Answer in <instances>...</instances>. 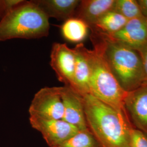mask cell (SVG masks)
Listing matches in <instances>:
<instances>
[{
	"label": "cell",
	"instance_id": "1",
	"mask_svg": "<svg viewBox=\"0 0 147 147\" xmlns=\"http://www.w3.org/2000/svg\"><path fill=\"white\" fill-rule=\"evenodd\" d=\"M88 128L102 147H130L134 127L126 112L116 109L91 94L83 96Z\"/></svg>",
	"mask_w": 147,
	"mask_h": 147
},
{
	"label": "cell",
	"instance_id": "2",
	"mask_svg": "<svg viewBox=\"0 0 147 147\" xmlns=\"http://www.w3.org/2000/svg\"><path fill=\"white\" fill-rule=\"evenodd\" d=\"M90 39L93 44L100 48L112 73L125 91L131 92L144 84L142 59L136 50L94 31H92Z\"/></svg>",
	"mask_w": 147,
	"mask_h": 147
},
{
	"label": "cell",
	"instance_id": "3",
	"mask_svg": "<svg viewBox=\"0 0 147 147\" xmlns=\"http://www.w3.org/2000/svg\"><path fill=\"white\" fill-rule=\"evenodd\" d=\"M49 18L33 1H24L0 21V41L47 37Z\"/></svg>",
	"mask_w": 147,
	"mask_h": 147
},
{
	"label": "cell",
	"instance_id": "4",
	"mask_svg": "<svg viewBox=\"0 0 147 147\" xmlns=\"http://www.w3.org/2000/svg\"><path fill=\"white\" fill-rule=\"evenodd\" d=\"M88 50L91 74L90 94L116 109L126 112L124 100L127 92L121 88L97 45Z\"/></svg>",
	"mask_w": 147,
	"mask_h": 147
},
{
	"label": "cell",
	"instance_id": "5",
	"mask_svg": "<svg viewBox=\"0 0 147 147\" xmlns=\"http://www.w3.org/2000/svg\"><path fill=\"white\" fill-rule=\"evenodd\" d=\"M28 112L30 116L49 119H62L64 110L59 87L40 89L32 100Z\"/></svg>",
	"mask_w": 147,
	"mask_h": 147
},
{
	"label": "cell",
	"instance_id": "6",
	"mask_svg": "<svg viewBox=\"0 0 147 147\" xmlns=\"http://www.w3.org/2000/svg\"><path fill=\"white\" fill-rule=\"evenodd\" d=\"M32 128L39 132L49 147L61 144L80 131L78 128L63 119H49L30 116Z\"/></svg>",
	"mask_w": 147,
	"mask_h": 147
},
{
	"label": "cell",
	"instance_id": "7",
	"mask_svg": "<svg viewBox=\"0 0 147 147\" xmlns=\"http://www.w3.org/2000/svg\"><path fill=\"white\" fill-rule=\"evenodd\" d=\"M124 109L132 125L147 136V84L127 92Z\"/></svg>",
	"mask_w": 147,
	"mask_h": 147
},
{
	"label": "cell",
	"instance_id": "8",
	"mask_svg": "<svg viewBox=\"0 0 147 147\" xmlns=\"http://www.w3.org/2000/svg\"><path fill=\"white\" fill-rule=\"evenodd\" d=\"M50 65L58 80L64 86L72 87L75 69V53L66 44L54 42L50 54Z\"/></svg>",
	"mask_w": 147,
	"mask_h": 147
},
{
	"label": "cell",
	"instance_id": "9",
	"mask_svg": "<svg viewBox=\"0 0 147 147\" xmlns=\"http://www.w3.org/2000/svg\"><path fill=\"white\" fill-rule=\"evenodd\" d=\"M63 102V120L78 128L80 130L88 129L84 113L83 96L69 86L59 87Z\"/></svg>",
	"mask_w": 147,
	"mask_h": 147
},
{
	"label": "cell",
	"instance_id": "10",
	"mask_svg": "<svg viewBox=\"0 0 147 147\" xmlns=\"http://www.w3.org/2000/svg\"><path fill=\"white\" fill-rule=\"evenodd\" d=\"M105 35L115 42L137 50L147 42V21L143 17L131 19L119 31Z\"/></svg>",
	"mask_w": 147,
	"mask_h": 147
},
{
	"label": "cell",
	"instance_id": "11",
	"mask_svg": "<svg viewBox=\"0 0 147 147\" xmlns=\"http://www.w3.org/2000/svg\"><path fill=\"white\" fill-rule=\"evenodd\" d=\"M75 53V69L73 84L71 87L79 94L84 96L90 94V78L91 74L88 50L82 42L73 49Z\"/></svg>",
	"mask_w": 147,
	"mask_h": 147
},
{
	"label": "cell",
	"instance_id": "12",
	"mask_svg": "<svg viewBox=\"0 0 147 147\" xmlns=\"http://www.w3.org/2000/svg\"><path fill=\"white\" fill-rule=\"evenodd\" d=\"M116 0H82L77 7L74 18L79 19L93 26L101 17L113 11Z\"/></svg>",
	"mask_w": 147,
	"mask_h": 147
},
{
	"label": "cell",
	"instance_id": "13",
	"mask_svg": "<svg viewBox=\"0 0 147 147\" xmlns=\"http://www.w3.org/2000/svg\"><path fill=\"white\" fill-rule=\"evenodd\" d=\"M33 2L49 18L65 21L74 17L80 1L79 0H33Z\"/></svg>",
	"mask_w": 147,
	"mask_h": 147
},
{
	"label": "cell",
	"instance_id": "14",
	"mask_svg": "<svg viewBox=\"0 0 147 147\" xmlns=\"http://www.w3.org/2000/svg\"><path fill=\"white\" fill-rule=\"evenodd\" d=\"M127 21L123 16L113 10L101 17L90 29L91 31L110 35L121 30Z\"/></svg>",
	"mask_w": 147,
	"mask_h": 147
},
{
	"label": "cell",
	"instance_id": "15",
	"mask_svg": "<svg viewBox=\"0 0 147 147\" xmlns=\"http://www.w3.org/2000/svg\"><path fill=\"white\" fill-rule=\"evenodd\" d=\"M88 28L89 27L84 21L72 18L64 21L61 26V32L67 40L81 43L87 36Z\"/></svg>",
	"mask_w": 147,
	"mask_h": 147
},
{
	"label": "cell",
	"instance_id": "16",
	"mask_svg": "<svg viewBox=\"0 0 147 147\" xmlns=\"http://www.w3.org/2000/svg\"><path fill=\"white\" fill-rule=\"evenodd\" d=\"M55 147H102L89 129L80 130Z\"/></svg>",
	"mask_w": 147,
	"mask_h": 147
},
{
	"label": "cell",
	"instance_id": "17",
	"mask_svg": "<svg viewBox=\"0 0 147 147\" xmlns=\"http://www.w3.org/2000/svg\"><path fill=\"white\" fill-rule=\"evenodd\" d=\"M113 11L127 20L143 17L140 5L136 0H116Z\"/></svg>",
	"mask_w": 147,
	"mask_h": 147
},
{
	"label": "cell",
	"instance_id": "18",
	"mask_svg": "<svg viewBox=\"0 0 147 147\" xmlns=\"http://www.w3.org/2000/svg\"><path fill=\"white\" fill-rule=\"evenodd\" d=\"M130 147H147V136L134 127L131 131Z\"/></svg>",
	"mask_w": 147,
	"mask_h": 147
},
{
	"label": "cell",
	"instance_id": "19",
	"mask_svg": "<svg viewBox=\"0 0 147 147\" xmlns=\"http://www.w3.org/2000/svg\"><path fill=\"white\" fill-rule=\"evenodd\" d=\"M24 0H0V21Z\"/></svg>",
	"mask_w": 147,
	"mask_h": 147
},
{
	"label": "cell",
	"instance_id": "20",
	"mask_svg": "<svg viewBox=\"0 0 147 147\" xmlns=\"http://www.w3.org/2000/svg\"><path fill=\"white\" fill-rule=\"evenodd\" d=\"M136 50L139 53L142 59L144 77V84H147V42Z\"/></svg>",
	"mask_w": 147,
	"mask_h": 147
},
{
	"label": "cell",
	"instance_id": "21",
	"mask_svg": "<svg viewBox=\"0 0 147 147\" xmlns=\"http://www.w3.org/2000/svg\"><path fill=\"white\" fill-rule=\"evenodd\" d=\"M137 2L140 5L142 16L147 21V0H138Z\"/></svg>",
	"mask_w": 147,
	"mask_h": 147
}]
</instances>
